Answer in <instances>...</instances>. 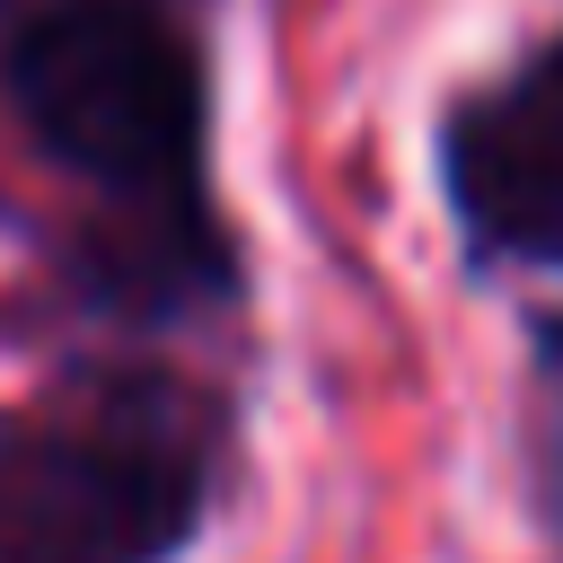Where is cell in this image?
<instances>
[{"mask_svg": "<svg viewBox=\"0 0 563 563\" xmlns=\"http://www.w3.org/2000/svg\"><path fill=\"white\" fill-rule=\"evenodd\" d=\"M211 484V413L158 369H88L0 440V563H167Z\"/></svg>", "mask_w": 563, "mask_h": 563, "instance_id": "6da1fadb", "label": "cell"}, {"mask_svg": "<svg viewBox=\"0 0 563 563\" xmlns=\"http://www.w3.org/2000/svg\"><path fill=\"white\" fill-rule=\"evenodd\" d=\"M18 123L106 194L176 211L202 150V53L176 0H44L9 35Z\"/></svg>", "mask_w": 563, "mask_h": 563, "instance_id": "7a4b0ae2", "label": "cell"}, {"mask_svg": "<svg viewBox=\"0 0 563 563\" xmlns=\"http://www.w3.org/2000/svg\"><path fill=\"white\" fill-rule=\"evenodd\" d=\"M449 176L493 246H563V44L457 123Z\"/></svg>", "mask_w": 563, "mask_h": 563, "instance_id": "3957f363", "label": "cell"}, {"mask_svg": "<svg viewBox=\"0 0 563 563\" xmlns=\"http://www.w3.org/2000/svg\"><path fill=\"white\" fill-rule=\"evenodd\" d=\"M554 457H563V334H554Z\"/></svg>", "mask_w": 563, "mask_h": 563, "instance_id": "277c9868", "label": "cell"}]
</instances>
